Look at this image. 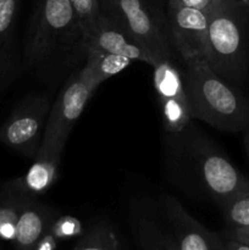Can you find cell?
Instances as JSON below:
<instances>
[{
    "label": "cell",
    "instance_id": "cell-1",
    "mask_svg": "<svg viewBox=\"0 0 249 250\" xmlns=\"http://www.w3.org/2000/svg\"><path fill=\"white\" fill-rule=\"evenodd\" d=\"M186 62L183 83L192 119L229 133L249 128V99L233 84L217 75L204 59Z\"/></svg>",
    "mask_w": 249,
    "mask_h": 250
},
{
    "label": "cell",
    "instance_id": "cell-2",
    "mask_svg": "<svg viewBox=\"0 0 249 250\" xmlns=\"http://www.w3.org/2000/svg\"><path fill=\"white\" fill-rule=\"evenodd\" d=\"M248 17L237 0H215L210 5L203 59L233 84L242 83L248 76Z\"/></svg>",
    "mask_w": 249,
    "mask_h": 250
},
{
    "label": "cell",
    "instance_id": "cell-3",
    "mask_svg": "<svg viewBox=\"0 0 249 250\" xmlns=\"http://www.w3.org/2000/svg\"><path fill=\"white\" fill-rule=\"evenodd\" d=\"M77 37L84 39L71 2L41 0L27 36L26 65L29 68L42 66Z\"/></svg>",
    "mask_w": 249,
    "mask_h": 250
},
{
    "label": "cell",
    "instance_id": "cell-4",
    "mask_svg": "<svg viewBox=\"0 0 249 250\" xmlns=\"http://www.w3.org/2000/svg\"><path fill=\"white\" fill-rule=\"evenodd\" d=\"M100 14L150 51L158 60L172 59V49L148 0H100Z\"/></svg>",
    "mask_w": 249,
    "mask_h": 250
},
{
    "label": "cell",
    "instance_id": "cell-5",
    "mask_svg": "<svg viewBox=\"0 0 249 250\" xmlns=\"http://www.w3.org/2000/svg\"><path fill=\"white\" fill-rule=\"evenodd\" d=\"M49 111L48 95L24 98L0 127V143L34 159L42 144Z\"/></svg>",
    "mask_w": 249,
    "mask_h": 250
},
{
    "label": "cell",
    "instance_id": "cell-6",
    "mask_svg": "<svg viewBox=\"0 0 249 250\" xmlns=\"http://www.w3.org/2000/svg\"><path fill=\"white\" fill-rule=\"evenodd\" d=\"M195 164L200 182L220 205L249 188V181L241 171L211 144H197Z\"/></svg>",
    "mask_w": 249,
    "mask_h": 250
},
{
    "label": "cell",
    "instance_id": "cell-7",
    "mask_svg": "<svg viewBox=\"0 0 249 250\" xmlns=\"http://www.w3.org/2000/svg\"><path fill=\"white\" fill-rule=\"evenodd\" d=\"M153 70L154 89L160 104L164 127L172 134L181 133L192 120L183 76L168 59L159 61Z\"/></svg>",
    "mask_w": 249,
    "mask_h": 250
},
{
    "label": "cell",
    "instance_id": "cell-8",
    "mask_svg": "<svg viewBox=\"0 0 249 250\" xmlns=\"http://www.w3.org/2000/svg\"><path fill=\"white\" fill-rule=\"evenodd\" d=\"M97 88L81 72L71 80L50 107L41 146L66 143L68 134Z\"/></svg>",
    "mask_w": 249,
    "mask_h": 250
},
{
    "label": "cell",
    "instance_id": "cell-9",
    "mask_svg": "<svg viewBox=\"0 0 249 250\" xmlns=\"http://www.w3.org/2000/svg\"><path fill=\"white\" fill-rule=\"evenodd\" d=\"M168 5V22L175 48L185 61L204 56L208 34L209 7L195 9Z\"/></svg>",
    "mask_w": 249,
    "mask_h": 250
},
{
    "label": "cell",
    "instance_id": "cell-10",
    "mask_svg": "<svg viewBox=\"0 0 249 250\" xmlns=\"http://www.w3.org/2000/svg\"><path fill=\"white\" fill-rule=\"evenodd\" d=\"M166 215L173 250H222L219 239L193 219L173 198L166 199Z\"/></svg>",
    "mask_w": 249,
    "mask_h": 250
},
{
    "label": "cell",
    "instance_id": "cell-11",
    "mask_svg": "<svg viewBox=\"0 0 249 250\" xmlns=\"http://www.w3.org/2000/svg\"><path fill=\"white\" fill-rule=\"evenodd\" d=\"M65 143L41 146L34 158V164L27 173L10 183L11 193L22 197L34 198L45 193L58 178L61 154Z\"/></svg>",
    "mask_w": 249,
    "mask_h": 250
},
{
    "label": "cell",
    "instance_id": "cell-12",
    "mask_svg": "<svg viewBox=\"0 0 249 250\" xmlns=\"http://www.w3.org/2000/svg\"><path fill=\"white\" fill-rule=\"evenodd\" d=\"M87 49H98L124 56L131 61H142L150 66H155L160 61L102 14L99 15L92 37L88 39L85 50Z\"/></svg>",
    "mask_w": 249,
    "mask_h": 250
},
{
    "label": "cell",
    "instance_id": "cell-13",
    "mask_svg": "<svg viewBox=\"0 0 249 250\" xmlns=\"http://www.w3.org/2000/svg\"><path fill=\"white\" fill-rule=\"evenodd\" d=\"M51 222V214L44 205L36 202L34 198L21 195V205L14 239L16 250H33L44 234L49 232Z\"/></svg>",
    "mask_w": 249,
    "mask_h": 250
},
{
    "label": "cell",
    "instance_id": "cell-14",
    "mask_svg": "<svg viewBox=\"0 0 249 250\" xmlns=\"http://www.w3.org/2000/svg\"><path fill=\"white\" fill-rule=\"evenodd\" d=\"M17 2L19 0H0V85L9 82L17 68Z\"/></svg>",
    "mask_w": 249,
    "mask_h": 250
},
{
    "label": "cell",
    "instance_id": "cell-15",
    "mask_svg": "<svg viewBox=\"0 0 249 250\" xmlns=\"http://www.w3.org/2000/svg\"><path fill=\"white\" fill-rule=\"evenodd\" d=\"M85 65L80 71L89 82L99 87L104 81L122 72L132 62L129 59L98 49H87Z\"/></svg>",
    "mask_w": 249,
    "mask_h": 250
},
{
    "label": "cell",
    "instance_id": "cell-16",
    "mask_svg": "<svg viewBox=\"0 0 249 250\" xmlns=\"http://www.w3.org/2000/svg\"><path fill=\"white\" fill-rule=\"evenodd\" d=\"M232 231L249 232V188L221 204Z\"/></svg>",
    "mask_w": 249,
    "mask_h": 250
},
{
    "label": "cell",
    "instance_id": "cell-17",
    "mask_svg": "<svg viewBox=\"0 0 249 250\" xmlns=\"http://www.w3.org/2000/svg\"><path fill=\"white\" fill-rule=\"evenodd\" d=\"M77 15L82 33L84 36L85 45L92 37L100 15V0H68Z\"/></svg>",
    "mask_w": 249,
    "mask_h": 250
},
{
    "label": "cell",
    "instance_id": "cell-18",
    "mask_svg": "<svg viewBox=\"0 0 249 250\" xmlns=\"http://www.w3.org/2000/svg\"><path fill=\"white\" fill-rule=\"evenodd\" d=\"M12 197L0 207V238L5 241H14L16 233V225L19 220L21 195L11 193Z\"/></svg>",
    "mask_w": 249,
    "mask_h": 250
},
{
    "label": "cell",
    "instance_id": "cell-19",
    "mask_svg": "<svg viewBox=\"0 0 249 250\" xmlns=\"http://www.w3.org/2000/svg\"><path fill=\"white\" fill-rule=\"evenodd\" d=\"M75 250H119V241L109 227L98 226L80 242Z\"/></svg>",
    "mask_w": 249,
    "mask_h": 250
},
{
    "label": "cell",
    "instance_id": "cell-20",
    "mask_svg": "<svg viewBox=\"0 0 249 250\" xmlns=\"http://www.w3.org/2000/svg\"><path fill=\"white\" fill-rule=\"evenodd\" d=\"M82 224L78 219L72 216H61L54 220L49 227V232L56 239H70L82 233Z\"/></svg>",
    "mask_w": 249,
    "mask_h": 250
},
{
    "label": "cell",
    "instance_id": "cell-21",
    "mask_svg": "<svg viewBox=\"0 0 249 250\" xmlns=\"http://www.w3.org/2000/svg\"><path fill=\"white\" fill-rule=\"evenodd\" d=\"M222 250H249V241L229 234L227 242L222 246Z\"/></svg>",
    "mask_w": 249,
    "mask_h": 250
},
{
    "label": "cell",
    "instance_id": "cell-22",
    "mask_svg": "<svg viewBox=\"0 0 249 250\" xmlns=\"http://www.w3.org/2000/svg\"><path fill=\"white\" fill-rule=\"evenodd\" d=\"M215 0H167V4L182 5V6L195 7V9H207Z\"/></svg>",
    "mask_w": 249,
    "mask_h": 250
},
{
    "label": "cell",
    "instance_id": "cell-23",
    "mask_svg": "<svg viewBox=\"0 0 249 250\" xmlns=\"http://www.w3.org/2000/svg\"><path fill=\"white\" fill-rule=\"evenodd\" d=\"M56 247H58V239L48 232L46 234H44L43 238L36 244L33 250H56Z\"/></svg>",
    "mask_w": 249,
    "mask_h": 250
},
{
    "label": "cell",
    "instance_id": "cell-24",
    "mask_svg": "<svg viewBox=\"0 0 249 250\" xmlns=\"http://www.w3.org/2000/svg\"><path fill=\"white\" fill-rule=\"evenodd\" d=\"M243 146L244 150H246V155L249 161V128L243 132Z\"/></svg>",
    "mask_w": 249,
    "mask_h": 250
},
{
    "label": "cell",
    "instance_id": "cell-25",
    "mask_svg": "<svg viewBox=\"0 0 249 250\" xmlns=\"http://www.w3.org/2000/svg\"><path fill=\"white\" fill-rule=\"evenodd\" d=\"M231 236L238 237V238H243V239H248L249 241V232H236V231H231Z\"/></svg>",
    "mask_w": 249,
    "mask_h": 250
},
{
    "label": "cell",
    "instance_id": "cell-26",
    "mask_svg": "<svg viewBox=\"0 0 249 250\" xmlns=\"http://www.w3.org/2000/svg\"><path fill=\"white\" fill-rule=\"evenodd\" d=\"M238 4L244 9V11L249 15V0H237Z\"/></svg>",
    "mask_w": 249,
    "mask_h": 250
},
{
    "label": "cell",
    "instance_id": "cell-27",
    "mask_svg": "<svg viewBox=\"0 0 249 250\" xmlns=\"http://www.w3.org/2000/svg\"><path fill=\"white\" fill-rule=\"evenodd\" d=\"M170 250H173V249H172V248H171V247H170Z\"/></svg>",
    "mask_w": 249,
    "mask_h": 250
}]
</instances>
